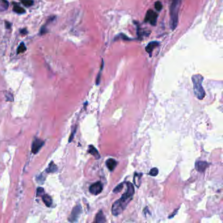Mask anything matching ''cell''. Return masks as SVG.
I'll return each instance as SVG.
<instances>
[{
    "instance_id": "obj_1",
    "label": "cell",
    "mask_w": 223,
    "mask_h": 223,
    "mask_svg": "<svg viewBox=\"0 0 223 223\" xmlns=\"http://www.w3.org/2000/svg\"><path fill=\"white\" fill-rule=\"evenodd\" d=\"M126 184L127 185L126 191L122 194L121 198L116 200L112 205L111 212L114 216L121 215L133 198L134 192H135L134 185L130 182L126 183Z\"/></svg>"
},
{
    "instance_id": "obj_2",
    "label": "cell",
    "mask_w": 223,
    "mask_h": 223,
    "mask_svg": "<svg viewBox=\"0 0 223 223\" xmlns=\"http://www.w3.org/2000/svg\"><path fill=\"white\" fill-rule=\"evenodd\" d=\"M170 27L174 30L177 26L179 21V11L181 6V0H170Z\"/></svg>"
},
{
    "instance_id": "obj_3",
    "label": "cell",
    "mask_w": 223,
    "mask_h": 223,
    "mask_svg": "<svg viewBox=\"0 0 223 223\" xmlns=\"http://www.w3.org/2000/svg\"><path fill=\"white\" fill-rule=\"evenodd\" d=\"M204 77L200 74L194 75L192 77V81L194 87V92L197 98L199 99H202L205 96V90L203 88L202 82Z\"/></svg>"
},
{
    "instance_id": "obj_4",
    "label": "cell",
    "mask_w": 223,
    "mask_h": 223,
    "mask_svg": "<svg viewBox=\"0 0 223 223\" xmlns=\"http://www.w3.org/2000/svg\"><path fill=\"white\" fill-rule=\"evenodd\" d=\"M157 18H158V14L154 12L153 10L149 9L147 11L144 21L145 22H148L153 26H155L157 23Z\"/></svg>"
},
{
    "instance_id": "obj_5",
    "label": "cell",
    "mask_w": 223,
    "mask_h": 223,
    "mask_svg": "<svg viewBox=\"0 0 223 223\" xmlns=\"http://www.w3.org/2000/svg\"><path fill=\"white\" fill-rule=\"evenodd\" d=\"M81 207L80 205H77L73 209L70 216L68 218V221L70 222H76L78 220L79 217L81 213Z\"/></svg>"
},
{
    "instance_id": "obj_6",
    "label": "cell",
    "mask_w": 223,
    "mask_h": 223,
    "mask_svg": "<svg viewBox=\"0 0 223 223\" xmlns=\"http://www.w3.org/2000/svg\"><path fill=\"white\" fill-rule=\"evenodd\" d=\"M103 190V185L101 182L98 181L92 184L89 188L90 192L93 195H98L102 192Z\"/></svg>"
},
{
    "instance_id": "obj_7",
    "label": "cell",
    "mask_w": 223,
    "mask_h": 223,
    "mask_svg": "<svg viewBox=\"0 0 223 223\" xmlns=\"http://www.w3.org/2000/svg\"><path fill=\"white\" fill-rule=\"evenodd\" d=\"M43 144L44 141H42L41 139H36L33 141L32 146H31V151H32V153L33 154H36L40 150V148L43 147Z\"/></svg>"
},
{
    "instance_id": "obj_8",
    "label": "cell",
    "mask_w": 223,
    "mask_h": 223,
    "mask_svg": "<svg viewBox=\"0 0 223 223\" xmlns=\"http://www.w3.org/2000/svg\"><path fill=\"white\" fill-rule=\"evenodd\" d=\"M208 163L204 161H198L196 162L195 168L196 170L199 171V172H204L206 170V168L208 167Z\"/></svg>"
},
{
    "instance_id": "obj_9",
    "label": "cell",
    "mask_w": 223,
    "mask_h": 223,
    "mask_svg": "<svg viewBox=\"0 0 223 223\" xmlns=\"http://www.w3.org/2000/svg\"><path fill=\"white\" fill-rule=\"evenodd\" d=\"M160 43L158 41H151L147 45L146 48H145V50H146V52L148 53V54L151 56L153 50L157 47H158Z\"/></svg>"
},
{
    "instance_id": "obj_10",
    "label": "cell",
    "mask_w": 223,
    "mask_h": 223,
    "mask_svg": "<svg viewBox=\"0 0 223 223\" xmlns=\"http://www.w3.org/2000/svg\"><path fill=\"white\" fill-rule=\"evenodd\" d=\"M117 164H118V162H117L113 158L108 159L106 161V162H105V164H106L107 168L111 171H113L115 169V168L117 165Z\"/></svg>"
},
{
    "instance_id": "obj_11",
    "label": "cell",
    "mask_w": 223,
    "mask_h": 223,
    "mask_svg": "<svg viewBox=\"0 0 223 223\" xmlns=\"http://www.w3.org/2000/svg\"><path fill=\"white\" fill-rule=\"evenodd\" d=\"M88 152L90 154H92V156L95 157L96 159H99L100 158V156H99V154L98 153V151H97L96 148L94 146H92V145H90V146L88 147Z\"/></svg>"
},
{
    "instance_id": "obj_12",
    "label": "cell",
    "mask_w": 223,
    "mask_h": 223,
    "mask_svg": "<svg viewBox=\"0 0 223 223\" xmlns=\"http://www.w3.org/2000/svg\"><path fill=\"white\" fill-rule=\"evenodd\" d=\"M94 222H98V223L106 222V219H105V217L104 213H103L102 211H100L96 215L95 221H94Z\"/></svg>"
},
{
    "instance_id": "obj_13",
    "label": "cell",
    "mask_w": 223,
    "mask_h": 223,
    "mask_svg": "<svg viewBox=\"0 0 223 223\" xmlns=\"http://www.w3.org/2000/svg\"><path fill=\"white\" fill-rule=\"evenodd\" d=\"M43 201L44 202L45 204L47 205V207H50L51 205L53 204V200L51 197L50 196L47 195V194H43L42 196Z\"/></svg>"
},
{
    "instance_id": "obj_14",
    "label": "cell",
    "mask_w": 223,
    "mask_h": 223,
    "mask_svg": "<svg viewBox=\"0 0 223 223\" xmlns=\"http://www.w3.org/2000/svg\"><path fill=\"white\" fill-rule=\"evenodd\" d=\"M13 10L14 12L17 14H19V15H21V14H24L26 13V11L24 9L22 8L21 6H19V5L17 4H14Z\"/></svg>"
},
{
    "instance_id": "obj_15",
    "label": "cell",
    "mask_w": 223,
    "mask_h": 223,
    "mask_svg": "<svg viewBox=\"0 0 223 223\" xmlns=\"http://www.w3.org/2000/svg\"><path fill=\"white\" fill-rule=\"evenodd\" d=\"M141 177H142V173H135V174H134V185H135L137 187H139L140 185L138 183V182L140 183V180H141Z\"/></svg>"
},
{
    "instance_id": "obj_16",
    "label": "cell",
    "mask_w": 223,
    "mask_h": 223,
    "mask_svg": "<svg viewBox=\"0 0 223 223\" xmlns=\"http://www.w3.org/2000/svg\"><path fill=\"white\" fill-rule=\"evenodd\" d=\"M9 7V3L7 0H0V10H7Z\"/></svg>"
},
{
    "instance_id": "obj_17",
    "label": "cell",
    "mask_w": 223,
    "mask_h": 223,
    "mask_svg": "<svg viewBox=\"0 0 223 223\" xmlns=\"http://www.w3.org/2000/svg\"><path fill=\"white\" fill-rule=\"evenodd\" d=\"M137 28H138V30H137V34H138V39L139 40H141V39L143 38V37L145 36V33L146 32H145L143 30H142L141 28H140V26H138Z\"/></svg>"
},
{
    "instance_id": "obj_18",
    "label": "cell",
    "mask_w": 223,
    "mask_h": 223,
    "mask_svg": "<svg viewBox=\"0 0 223 223\" xmlns=\"http://www.w3.org/2000/svg\"><path fill=\"white\" fill-rule=\"evenodd\" d=\"M26 47L25 46V44L24 43H21V44L19 45V46L17 48V54H21V53H24L26 52Z\"/></svg>"
},
{
    "instance_id": "obj_19",
    "label": "cell",
    "mask_w": 223,
    "mask_h": 223,
    "mask_svg": "<svg viewBox=\"0 0 223 223\" xmlns=\"http://www.w3.org/2000/svg\"><path fill=\"white\" fill-rule=\"evenodd\" d=\"M21 3L26 7H31L34 4L33 0H21Z\"/></svg>"
},
{
    "instance_id": "obj_20",
    "label": "cell",
    "mask_w": 223,
    "mask_h": 223,
    "mask_svg": "<svg viewBox=\"0 0 223 223\" xmlns=\"http://www.w3.org/2000/svg\"><path fill=\"white\" fill-rule=\"evenodd\" d=\"M56 170H57V167L56 166V165L54 164L53 162H51L49 164V167H48V168L47 170V171L48 173H51V172H54V171H56Z\"/></svg>"
},
{
    "instance_id": "obj_21",
    "label": "cell",
    "mask_w": 223,
    "mask_h": 223,
    "mask_svg": "<svg viewBox=\"0 0 223 223\" xmlns=\"http://www.w3.org/2000/svg\"><path fill=\"white\" fill-rule=\"evenodd\" d=\"M124 185V183H122L119 184V185H117L116 187L115 188H114V190H113V192L114 193H117V192H121V191L122 190V188H123Z\"/></svg>"
},
{
    "instance_id": "obj_22",
    "label": "cell",
    "mask_w": 223,
    "mask_h": 223,
    "mask_svg": "<svg viewBox=\"0 0 223 223\" xmlns=\"http://www.w3.org/2000/svg\"><path fill=\"white\" fill-rule=\"evenodd\" d=\"M104 60H102V66H101V69H100L98 75V77H97V79H96V85H98L99 84V81H100V78H101V74H102V71L103 67H104Z\"/></svg>"
},
{
    "instance_id": "obj_23",
    "label": "cell",
    "mask_w": 223,
    "mask_h": 223,
    "mask_svg": "<svg viewBox=\"0 0 223 223\" xmlns=\"http://www.w3.org/2000/svg\"><path fill=\"white\" fill-rule=\"evenodd\" d=\"M154 7H155L156 10L157 11H161L162 9V4L161 1H156L155 4H154Z\"/></svg>"
},
{
    "instance_id": "obj_24",
    "label": "cell",
    "mask_w": 223,
    "mask_h": 223,
    "mask_svg": "<svg viewBox=\"0 0 223 223\" xmlns=\"http://www.w3.org/2000/svg\"><path fill=\"white\" fill-rule=\"evenodd\" d=\"M149 174L153 177H155L158 174V170L156 168H152V169L151 170L150 172H149Z\"/></svg>"
},
{
    "instance_id": "obj_25",
    "label": "cell",
    "mask_w": 223,
    "mask_h": 223,
    "mask_svg": "<svg viewBox=\"0 0 223 223\" xmlns=\"http://www.w3.org/2000/svg\"><path fill=\"white\" fill-rule=\"evenodd\" d=\"M44 194V189L41 187L38 188L37 189V196H43Z\"/></svg>"
},
{
    "instance_id": "obj_26",
    "label": "cell",
    "mask_w": 223,
    "mask_h": 223,
    "mask_svg": "<svg viewBox=\"0 0 223 223\" xmlns=\"http://www.w3.org/2000/svg\"><path fill=\"white\" fill-rule=\"evenodd\" d=\"M5 26H6V28H7V29H9L11 27V23L9 22H5Z\"/></svg>"
},
{
    "instance_id": "obj_27",
    "label": "cell",
    "mask_w": 223,
    "mask_h": 223,
    "mask_svg": "<svg viewBox=\"0 0 223 223\" xmlns=\"http://www.w3.org/2000/svg\"><path fill=\"white\" fill-rule=\"evenodd\" d=\"M21 33L22 34V35H26V34L27 33V30L26 29H22L21 31Z\"/></svg>"
}]
</instances>
